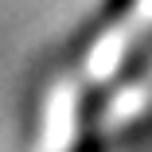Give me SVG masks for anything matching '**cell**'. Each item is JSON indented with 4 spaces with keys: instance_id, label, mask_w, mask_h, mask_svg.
<instances>
[{
    "instance_id": "2",
    "label": "cell",
    "mask_w": 152,
    "mask_h": 152,
    "mask_svg": "<svg viewBox=\"0 0 152 152\" xmlns=\"http://www.w3.org/2000/svg\"><path fill=\"white\" fill-rule=\"evenodd\" d=\"M74 152H102V140H98V137H86V140H82Z\"/></svg>"
},
{
    "instance_id": "1",
    "label": "cell",
    "mask_w": 152,
    "mask_h": 152,
    "mask_svg": "<svg viewBox=\"0 0 152 152\" xmlns=\"http://www.w3.org/2000/svg\"><path fill=\"white\" fill-rule=\"evenodd\" d=\"M133 0H105V20H117V16H125L129 12Z\"/></svg>"
}]
</instances>
